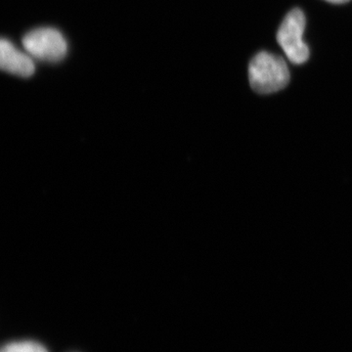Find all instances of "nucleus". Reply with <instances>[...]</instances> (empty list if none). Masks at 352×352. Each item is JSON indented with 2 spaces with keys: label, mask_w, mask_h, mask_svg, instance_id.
<instances>
[{
  "label": "nucleus",
  "mask_w": 352,
  "mask_h": 352,
  "mask_svg": "<svg viewBox=\"0 0 352 352\" xmlns=\"http://www.w3.org/2000/svg\"><path fill=\"white\" fill-rule=\"evenodd\" d=\"M249 80L254 91L270 94L279 91L289 82V72L283 58L261 52L252 58L249 67Z\"/></svg>",
  "instance_id": "1"
},
{
  "label": "nucleus",
  "mask_w": 352,
  "mask_h": 352,
  "mask_svg": "<svg viewBox=\"0 0 352 352\" xmlns=\"http://www.w3.org/2000/svg\"><path fill=\"white\" fill-rule=\"evenodd\" d=\"M22 43L30 56L48 63L61 61L68 52L63 34L51 28H39L28 32Z\"/></svg>",
  "instance_id": "2"
},
{
  "label": "nucleus",
  "mask_w": 352,
  "mask_h": 352,
  "mask_svg": "<svg viewBox=\"0 0 352 352\" xmlns=\"http://www.w3.org/2000/svg\"><path fill=\"white\" fill-rule=\"evenodd\" d=\"M305 29V14L300 9L296 8L286 16L278 30V43L292 63H305L309 57V50L302 39Z\"/></svg>",
  "instance_id": "3"
},
{
  "label": "nucleus",
  "mask_w": 352,
  "mask_h": 352,
  "mask_svg": "<svg viewBox=\"0 0 352 352\" xmlns=\"http://www.w3.org/2000/svg\"><path fill=\"white\" fill-rule=\"evenodd\" d=\"M0 69L12 75L29 78L36 71L34 61L29 54L16 48L6 39L0 38Z\"/></svg>",
  "instance_id": "4"
},
{
  "label": "nucleus",
  "mask_w": 352,
  "mask_h": 352,
  "mask_svg": "<svg viewBox=\"0 0 352 352\" xmlns=\"http://www.w3.org/2000/svg\"><path fill=\"white\" fill-rule=\"evenodd\" d=\"M0 352H48V351L38 342L25 340V342H15L6 344L0 349Z\"/></svg>",
  "instance_id": "5"
},
{
  "label": "nucleus",
  "mask_w": 352,
  "mask_h": 352,
  "mask_svg": "<svg viewBox=\"0 0 352 352\" xmlns=\"http://www.w3.org/2000/svg\"><path fill=\"white\" fill-rule=\"evenodd\" d=\"M326 1L331 2V3L333 4H344L349 2V0H326Z\"/></svg>",
  "instance_id": "6"
}]
</instances>
